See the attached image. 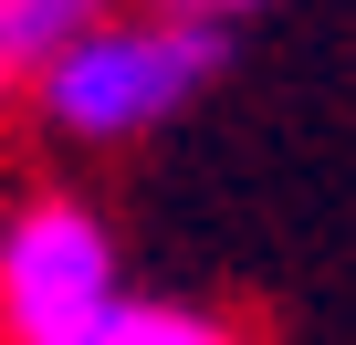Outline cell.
<instances>
[{
	"instance_id": "7a4b0ae2",
	"label": "cell",
	"mask_w": 356,
	"mask_h": 345,
	"mask_svg": "<svg viewBox=\"0 0 356 345\" xmlns=\"http://www.w3.org/2000/svg\"><path fill=\"white\" fill-rule=\"evenodd\" d=\"M115 303H126V262L84 199L42 189L0 210V345H84Z\"/></svg>"
},
{
	"instance_id": "3957f363",
	"label": "cell",
	"mask_w": 356,
	"mask_h": 345,
	"mask_svg": "<svg viewBox=\"0 0 356 345\" xmlns=\"http://www.w3.org/2000/svg\"><path fill=\"white\" fill-rule=\"evenodd\" d=\"M84 22H105V0H0V94H32Z\"/></svg>"
},
{
	"instance_id": "277c9868",
	"label": "cell",
	"mask_w": 356,
	"mask_h": 345,
	"mask_svg": "<svg viewBox=\"0 0 356 345\" xmlns=\"http://www.w3.org/2000/svg\"><path fill=\"white\" fill-rule=\"evenodd\" d=\"M84 345H241L220 314H200V303H157V293H126Z\"/></svg>"
},
{
	"instance_id": "6da1fadb",
	"label": "cell",
	"mask_w": 356,
	"mask_h": 345,
	"mask_svg": "<svg viewBox=\"0 0 356 345\" xmlns=\"http://www.w3.org/2000/svg\"><path fill=\"white\" fill-rule=\"evenodd\" d=\"M220 74V32L210 22H168V11H105L74 32V53L32 84L42 126L63 146H136L157 136L178 105Z\"/></svg>"
},
{
	"instance_id": "5b68a950",
	"label": "cell",
	"mask_w": 356,
	"mask_h": 345,
	"mask_svg": "<svg viewBox=\"0 0 356 345\" xmlns=\"http://www.w3.org/2000/svg\"><path fill=\"white\" fill-rule=\"evenodd\" d=\"M147 11H168V22H210V32H220V22L252 11V0H147Z\"/></svg>"
}]
</instances>
